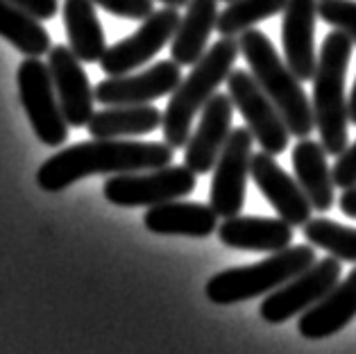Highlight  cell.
<instances>
[{"instance_id":"obj_1","label":"cell","mask_w":356,"mask_h":354,"mask_svg":"<svg viewBox=\"0 0 356 354\" xmlns=\"http://www.w3.org/2000/svg\"><path fill=\"white\" fill-rule=\"evenodd\" d=\"M175 148L166 141L91 139L59 150L41 163L37 182L43 191L59 193L89 175H123L170 166Z\"/></svg>"},{"instance_id":"obj_2","label":"cell","mask_w":356,"mask_h":354,"mask_svg":"<svg viewBox=\"0 0 356 354\" xmlns=\"http://www.w3.org/2000/svg\"><path fill=\"white\" fill-rule=\"evenodd\" d=\"M238 48L250 66V73L280 109L291 134L295 139H309L316 129L314 105L286 59L275 50L270 37L252 28L238 37Z\"/></svg>"},{"instance_id":"obj_3","label":"cell","mask_w":356,"mask_h":354,"mask_svg":"<svg viewBox=\"0 0 356 354\" xmlns=\"http://www.w3.org/2000/svg\"><path fill=\"white\" fill-rule=\"evenodd\" d=\"M241 53L238 41L232 37H222L202 55V59L191 68L186 77L175 91L170 93V100L163 111V141L172 148H186L191 139V125L200 109L209 102L218 86L227 82L229 73L234 71V62Z\"/></svg>"},{"instance_id":"obj_4","label":"cell","mask_w":356,"mask_h":354,"mask_svg":"<svg viewBox=\"0 0 356 354\" xmlns=\"http://www.w3.org/2000/svg\"><path fill=\"white\" fill-rule=\"evenodd\" d=\"M354 43L343 32L327 34L320 46L318 66L314 75V118L320 132V143L327 154L338 157L347 148V132H350V105H347V66L352 59Z\"/></svg>"},{"instance_id":"obj_5","label":"cell","mask_w":356,"mask_h":354,"mask_svg":"<svg viewBox=\"0 0 356 354\" xmlns=\"http://www.w3.org/2000/svg\"><path fill=\"white\" fill-rule=\"evenodd\" d=\"M316 262L318 259L314 246H293L270 255L259 264L216 273L207 282L204 293L213 305H236V302H245L277 291L286 282L311 268Z\"/></svg>"},{"instance_id":"obj_6","label":"cell","mask_w":356,"mask_h":354,"mask_svg":"<svg viewBox=\"0 0 356 354\" xmlns=\"http://www.w3.org/2000/svg\"><path fill=\"white\" fill-rule=\"evenodd\" d=\"M16 84H19L21 105L37 139L50 148L64 145L71 125L64 118L48 64H43L39 57H25L16 73Z\"/></svg>"},{"instance_id":"obj_7","label":"cell","mask_w":356,"mask_h":354,"mask_svg":"<svg viewBox=\"0 0 356 354\" xmlns=\"http://www.w3.org/2000/svg\"><path fill=\"white\" fill-rule=\"evenodd\" d=\"M195 188V172L184 166H163L141 172L111 175L102 195L116 207H157L163 202L181 200Z\"/></svg>"},{"instance_id":"obj_8","label":"cell","mask_w":356,"mask_h":354,"mask_svg":"<svg viewBox=\"0 0 356 354\" xmlns=\"http://www.w3.org/2000/svg\"><path fill=\"white\" fill-rule=\"evenodd\" d=\"M227 93L234 102V109L245 120L254 141L268 154H282L291 143V129L286 125L280 109L268 98V93L259 86L250 71L236 68L227 77Z\"/></svg>"},{"instance_id":"obj_9","label":"cell","mask_w":356,"mask_h":354,"mask_svg":"<svg viewBox=\"0 0 356 354\" xmlns=\"http://www.w3.org/2000/svg\"><path fill=\"white\" fill-rule=\"evenodd\" d=\"M338 282H341V262L336 257L320 259L311 268L300 273L298 277L286 282L277 291L268 293L259 314L266 323L282 325L291 321L293 316H302L304 312H309Z\"/></svg>"},{"instance_id":"obj_10","label":"cell","mask_w":356,"mask_h":354,"mask_svg":"<svg viewBox=\"0 0 356 354\" xmlns=\"http://www.w3.org/2000/svg\"><path fill=\"white\" fill-rule=\"evenodd\" d=\"M179 21L181 16L177 7H163V10H157L152 16H147L136 32L105 50V55L100 59L102 73H107L109 77L127 75L145 66L147 62H152L161 53V48L175 37Z\"/></svg>"},{"instance_id":"obj_11","label":"cell","mask_w":356,"mask_h":354,"mask_svg":"<svg viewBox=\"0 0 356 354\" xmlns=\"http://www.w3.org/2000/svg\"><path fill=\"white\" fill-rule=\"evenodd\" d=\"M252 145H254V136L248 127L232 129L229 139L216 161L211 179V207L220 218L241 216L243 204H245Z\"/></svg>"},{"instance_id":"obj_12","label":"cell","mask_w":356,"mask_h":354,"mask_svg":"<svg viewBox=\"0 0 356 354\" xmlns=\"http://www.w3.org/2000/svg\"><path fill=\"white\" fill-rule=\"evenodd\" d=\"M181 82V66L175 59H163L143 73L114 75L98 82L95 102L105 107L120 105H150L152 100L168 96Z\"/></svg>"},{"instance_id":"obj_13","label":"cell","mask_w":356,"mask_h":354,"mask_svg":"<svg viewBox=\"0 0 356 354\" xmlns=\"http://www.w3.org/2000/svg\"><path fill=\"white\" fill-rule=\"evenodd\" d=\"M250 177L254 179L257 188L264 193L268 204L273 207L282 220H286L293 227H304L311 220V209H314L311 200L302 191L298 179H293L275 161V154H252Z\"/></svg>"},{"instance_id":"obj_14","label":"cell","mask_w":356,"mask_h":354,"mask_svg":"<svg viewBox=\"0 0 356 354\" xmlns=\"http://www.w3.org/2000/svg\"><path fill=\"white\" fill-rule=\"evenodd\" d=\"M48 68L66 123L71 127H86L95 114V89L84 73L82 62L68 46H55L48 53Z\"/></svg>"},{"instance_id":"obj_15","label":"cell","mask_w":356,"mask_h":354,"mask_svg":"<svg viewBox=\"0 0 356 354\" xmlns=\"http://www.w3.org/2000/svg\"><path fill=\"white\" fill-rule=\"evenodd\" d=\"M232 116L234 102L229 93H216L204 105L200 123L195 132H191L184 152V163L195 175H204L216 168V161L232 134Z\"/></svg>"},{"instance_id":"obj_16","label":"cell","mask_w":356,"mask_h":354,"mask_svg":"<svg viewBox=\"0 0 356 354\" xmlns=\"http://www.w3.org/2000/svg\"><path fill=\"white\" fill-rule=\"evenodd\" d=\"M282 46L284 59L300 82H311L316 75V0H289L282 12Z\"/></svg>"},{"instance_id":"obj_17","label":"cell","mask_w":356,"mask_h":354,"mask_svg":"<svg viewBox=\"0 0 356 354\" xmlns=\"http://www.w3.org/2000/svg\"><path fill=\"white\" fill-rule=\"evenodd\" d=\"M356 318V268L347 280L338 282L327 296L304 312L298 321V332L309 341L329 339Z\"/></svg>"},{"instance_id":"obj_18","label":"cell","mask_w":356,"mask_h":354,"mask_svg":"<svg viewBox=\"0 0 356 354\" xmlns=\"http://www.w3.org/2000/svg\"><path fill=\"white\" fill-rule=\"evenodd\" d=\"M218 236L227 248L248 252H282L293 243V225L282 218L264 216H234L225 218Z\"/></svg>"},{"instance_id":"obj_19","label":"cell","mask_w":356,"mask_h":354,"mask_svg":"<svg viewBox=\"0 0 356 354\" xmlns=\"http://www.w3.org/2000/svg\"><path fill=\"white\" fill-rule=\"evenodd\" d=\"M218 218L220 216L213 211L211 204L172 200L150 207L143 216V225L152 234L161 236L207 239L213 232H218Z\"/></svg>"},{"instance_id":"obj_20","label":"cell","mask_w":356,"mask_h":354,"mask_svg":"<svg viewBox=\"0 0 356 354\" xmlns=\"http://www.w3.org/2000/svg\"><path fill=\"white\" fill-rule=\"evenodd\" d=\"M218 16V0H188L170 41V55L179 66H195L202 59Z\"/></svg>"},{"instance_id":"obj_21","label":"cell","mask_w":356,"mask_h":354,"mask_svg":"<svg viewBox=\"0 0 356 354\" xmlns=\"http://www.w3.org/2000/svg\"><path fill=\"white\" fill-rule=\"evenodd\" d=\"M293 170L302 191L316 211H329L334 207V172L329 170L327 150L320 141L300 139L293 148Z\"/></svg>"},{"instance_id":"obj_22","label":"cell","mask_w":356,"mask_h":354,"mask_svg":"<svg viewBox=\"0 0 356 354\" xmlns=\"http://www.w3.org/2000/svg\"><path fill=\"white\" fill-rule=\"evenodd\" d=\"M163 123V111L150 105H120L98 109L91 116V139H125V136H143L154 132Z\"/></svg>"},{"instance_id":"obj_23","label":"cell","mask_w":356,"mask_h":354,"mask_svg":"<svg viewBox=\"0 0 356 354\" xmlns=\"http://www.w3.org/2000/svg\"><path fill=\"white\" fill-rule=\"evenodd\" d=\"M62 14L68 41H71L68 48L73 50L75 57L80 62H100L107 43L93 0H64Z\"/></svg>"},{"instance_id":"obj_24","label":"cell","mask_w":356,"mask_h":354,"mask_svg":"<svg viewBox=\"0 0 356 354\" xmlns=\"http://www.w3.org/2000/svg\"><path fill=\"white\" fill-rule=\"evenodd\" d=\"M0 37L28 57H41L53 48L50 34L41 21L7 0H0Z\"/></svg>"},{"instance_id":"obj_25","label":"cell","mask_w":356,"mask_h":354,"mask_svg":"<svg viewBox=\"0 0 356 354\" xmlns=\"http://www.w3.org/2000/svg\"><path fill=\"white\" fill-rule=\"evenodd\" d=\"M289 0H232L218 16L216 30L220 37L236 39L243 32L254 28L257 23L273 19L286 10Z\"/></svg>"},{"instance_id":"obj_26","label":"cell","mask_w":356,"mask_h":354,"mask_svg":"<svg viewBox=\"0 0 356 354\" xmlns=\"http://www.w3.org/2000/svg\"><path fill=\"white\" fill-rule=\"evenodd\" d=\"M304 239L314 248H323L338 262L356 264V227H345L329 218H311L304 225Z\"/></svg>"},{"instance_id":"obj_27","label":"cell","mask_w":356,"mask_h":354,"mask_svg":"<svg viewBox=\"0 0 356 354\" xmlns=\"http://www.w3.org/2000/svg\"><path fill=\"white\" fill-rule=\"evenodd\" d=\"M318 19L356 46V0H318Z\"/></svg>"},{"instance_id":"obj_28","label":"cell","mask_w":356,"mask_h":354,"mask_svg":"<svg viewBox=\"0 0 356 354\" xmlns=\"http://www.w3.org/2000/svg\"><path fill=\"white\" fill-rule=\"evenodd\" d=\"M93 3L118 19L129 21H145L154 14V0H93Z\"/></svg>"},{"instance_id":"obj_29","label":"cell","mask_w":356,"mask_h":354,"mask_svg":"<svg viewBox=\"0 0 356 354\" xmlns=\"http://www.w3.org/2000/svg\"><path fill=\"white\" fill-rule=\"evenodd\" d=\"M332 172H334V184L341 186L343 191L356 186V141L338 154Z\"/></svg>"},{"instance_id":"obj_30","label":"cell","mask_w":356,"mask_h":354,"mask_svg":"<svg viewBox=\"0 0 356 354\" xmlns=\"http://www.w3.org/2000/svg\"><path fill=\"white\" fill-rule=\"evenodd\" d=\"M16 7H21L39 21H50L57 16V0H7Z\"/></svg>"},{"instance_id":"obj_31","label":"cell","mask_w":356,"mask_h":354,"mask_svg":"<svg viewBox=\"0 0 356 354\" xmlns=\"http://www.w3.org/2000/svg\"><path fill=\"white\" fill-rule=\"evenodd\" d=\"M338 207H341V211L347 218H356V186L345 188L343 195L338 198Z\"/></svg>"},{"instance_id":"obj_32","label":"cell","mask_w":356,"mask_h":354,"mask_svg":"<svg viewBox=\"0 0 356 354\" xmlns=\"http://www.w3.org/2000/svg\"><path fill=\"white\" fill-rule=\"evenodd\" d=\"M347 105H350V123L356 125V80H354V86H352L350 98H347Z\"/></svg>"},{"instance_id":"obj_33","label":"cell","mask_w":356,"mask_h":354,"mask_svg":"<svg viewBox=\"0 0 356 354\" xmlns=\"http://www.w3.org/2000/svg\"><path fill=\"white\" fill-rule=\"evenodd\" d=\"M159 3H163V7H186L188 5V0H159Z\"/></svg>"},{"instance_id":"obj_34","label":"cell","mask_w":356,"mask_h":354,"mask_svg":"<svg viewBox=\"0 0 356 354\" xmlns=\"http://www.w3.org/2000/svg\"><path fill=\"white\" fill-rule=\"evenodd\" d=\"M227 3H232V0H227Z\"/></svg>"}]
</instances>
